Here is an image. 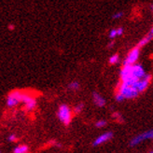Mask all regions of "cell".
<instances>
[{"instance_id":"1","label":"cell","mask_w":153,"mask_h":153,"mask_svg":"<svg viewBox=\"0 0 153 153\" xmlns=\"http://www.w3.org/2000/svg\"><path fill=\"white\" fill-rule=\"evenodd\" d=\"M57 116L59 120L65 126H68L70 124L72 120V111L70 108L65 104H62L58 108Z\"/></svg>"},{"instance_id":"2","label":"cell","mask_w":153,"mask_h":153,"mask_svg":"<svg viewBox=\"0 0 153 153\" xmlns=\"http://www.w3.org/2000/svg\"><path fill=\"white\" fill-rule=\"evenodd\" d=\"M117 94H120L124 99H133L139 94V93L134 89V86H128L121 83L118 87Z\"/></svg>"},{"instance_id":"3","label":"cell","mask_w":153,"mask_h":153,"mask_svg":"<svg viewBox=\"0 0 153 153\" xmlns=\"http://www.w3.org/2000/svg\"><path fill=\"white\" fill-rule=\"evenodd\" d=\"M22 91H13L7 95V105L9 108H13V106L17 105L20 102H22Z\"/></svg>"},{"instance_id":"4","label":"cell","mask_w":153,"mask_h":153,"mask_svg":"<svg viewBox=\"0 0 153 153\" xmlns=\"http://www.w3.org/2000/svg\"><path fill=\"white\" fill-rule=\"evenodd\" d=\"M22 102L25 104V109L27 111H32L36 108V100L34 96L31 94H26V93H22Z\"/></svg>"},{"instance_id":"5","label":"cell","mask_w":153,"mask_h":153,"mask_svg":"<svg viewBox=\"0 0 153 153\" xmlns=\"http://www.w3.org/2000/svg\"><path fill=\"white\" fill-rule=\"evenodd\" d=\"M147 139H153V129L149 130L148 132L142 133L138 135H136L135 137H134V138L131 140V142H130V146L134 147L136 145H138L139 143L143 142L144 140H147Z\"/></svg>"},{"instance_id":"6","label":"cell","mask_w":153,"mask_h":153,"mask_svg":"<svg viewBox=\"0 0 153 153\" xmlns=\"http://www.w3.org/2000/svg\"><path fill=\"white\" fill-rule=\"evenodd\" d=\"M139 52H140V50L137 47L134 48L131 51L128 53L126 59L123 62V65H135V62L138 60V57H139Z\"/></svg>"},{"instance_id":"7","label":"cell","mask_w":153,"mask_h":153,"mask_svg":"<svg viewBox=\"0 0 153 153\" xmlns=\"http://www.w3.org/2000/svg\"><path fill=\"white\" fill-rule=\"evenodd\" d=\"M150 80H151V76L146 74V76H145L142 79L138 80L134 84V89L137 91H138V93H142V91L147 90V88L149 87V84Z\"/></svg>"},{"instance_id":"8","label":"cell","mask_w":153,"mask_h":153,"mask_svg":"<svg viewBox=\"0 0 153 153\" xmlns=\"http://www.w3.org/2000/svg\"><path fill=\"white\" fill-rule=\"evenodd\" d=\"M112 137H113V133L112 132H106V133H105V134H103L101 135H99L98 137H96V139L93 143V146L97 147V146H99V145H102V144L105 143L106 141L110 140Z\"/></svg>"},{"instance_id":"9","label":"cell","mask_w":153,"mask_h":153,"mask_svg":"<svg viewBox=\"0 0 153 153\" xmlns=\"http://www.w3.org/2000/svg\"><path fill=\"white\" fill-rule=\"evenodd\" d=\"M93 99H94V104L97 106H99V108H103V106L105 105V100L98 93H96V91H94L93 94Z\"/></svg>"},{"instance_id":"10","label":"cell","mask_w":153,"mask_h":153,"mask_svg":"<svg viewBox=\"0 0 153 153\" xmlns=\"http://www.w3.org/2000/svg\"><path fill=\"white\" fill-rule=\"evenodd\" d=\"M152 37H153V36H152L151 34H149V35H147L146 36H144L141 40H139V42H138V44H137L136 47L138 48V49H140L141 47L145 46L147 43H149V42L152 39Z\"/></svg>"},{"instance_id":"11","label":"cell","mask_w":153,"mask_h":153,"mask_svg":"<svg viewBox=\"0 0 153 153\" xmlns=\"http://www.w3.org/2000/svg\"><path fill=\"white\" fill-rule=\"evenodd\" d=\"M29 148L26 145H19L14 149V153H28Z\"/></svg>"},{"instance_id":"12","label":"cell","mask_w":153,"mask_h":153,"mask_svg":"<svg viewBox=\"0 0 153 153\" xmlns=\"http://www.w3.org/2000/svg\"><path fill=\"white\" fill-rule=\"evenodd\" d=\"M112 117H113V119L115 120H116L117 122H120V123H122V122H123V120H124L123 117H122V115L120 112H114L112 114Z\"/></svg>"},{"instance_id":"13","label":"cell","mask_w":153,"mask_h":153,"mask_svg":"<svg viewBox=\"0 0 153 153\" xmlns=\"http://www.w3.org/2000/svg\"><path fill=\"white\" fill-rule=\"evenodd\" d=\"M68 89L71 91H78L79 89V83L78 81H72L68 84Z\"/></svg>"},{"instance_id":"14","label":"cell","mask_w":153,"mask_h":153,"mask_svg":"<svg viewBox=\"0 0 153 153\" xmlns=\"http://www.w3.org/2000/svg\"><path fill=\"white\" fill-rule=\"evenodd\" d=\"M119 60H120V57L118 54H114L112 55L110 58H109V64L111 65H115V64H117L119 62Z\"/></svg>"},{"instance_id":"15","label":"cell","mask_w":153,"mask_h":153,"mask_svg":"<svg viewBox=\"0 0 153 153\" xmlns=\"http://www.w3.org/2000/svg\"><path fill=\"white\" fill-rule=\"evenodd\" d=\"M83 108H84V105L82 103L79 104V105H76L75 108H74V112L76 114H79L82 110H83Z\"/></svg>"},{"instance_id":"16","label":"cell","mask_w":153,"mask_h":153,"mask_svg":"<svg viewBox=\"0 0 153 153\" xmlns=\"http://www.w3.org/2000/svg\"><path fill=\"white\" fill-rule=\"evenodd\" d=\"M105 125H106V121L105 120H100L96 121V123H95V126L97 128H103Z\"/></svg>"},{"instance_id":"17","label":"cell","mask_w":153,"mask_h":153,"mask_svg":"<svg viewBox=\"0 0 153 153\" xmlns=\"http://www.w3.org/2000/svg\"><path fill=\"white\" fill-rule=\"evenodd\" d=\"M109 37L111 38V39H113V38H115L117 36V29H112L111 31L109 32Z\"/></svg>"},{"instance_id":"18","label":"cell","mask_w":153,"mask_h":153,"mask_svg":"<svg viewBox=\"0 0 153 153\" xmlns=\"http://www.w3.org/2000/svg\"><path fill=\"white\" fill-rule=\"evenodd\" d=\"M122 16H123V12H121V11H120V12H116L114 15H113V19H120V18H121Z\"/></svg>"},{"instance_id":"19","label":"cell","mask_w":153,"mask_h":153,"mask_svg":"<svg viewBox=\"0 0 153 153\" xmlns=\"http://www.w3.org/2000/svg\"><path fill=\"white\" fill-rule=\"evenodd\" d=\"M7 139H9V141H10V142H15L17 140V137L15 134H10L9 137H7Z\"/></svg>"},{"instance_id":"20","label":"cell","mask_w":153,"mask_h":153,"mask_svg":"<svg viewBox=\"0 0 153 153\" xmlns=\"http://www.w3.org/2000/svg\"><path fill=\"white\" fill-rule=\"evenodd\" d=\"M115 98H116V100H117L118 102H121V101H123V100H124V98L122 97L120 94H116V96H115Z\"/></svg>"},{"instance_id":"21","label":"cell","mask_w":153,"mask_h":153,"mask_svg":"<svg viewBox=\"0 0 153 153\" xmlns=\"http://www.w3.org/2000/svg\"><path fill=\"white\" fill-rule=\"evenodd\" d=\"M122 33H123V28L120 27V28L117 29V36H121Z\"/></svg>"},{"instance_id":"22","label":"cell","mask_w":153,"mask_h":153,"mask_svg":"<svg viewBox=\"0 0 153 153\" xmlns=\"http://www.w3.org/2000/svg\"><path fill=\"white\" fill-rule=\"evenodd\" d=\"M113 46H114V41H111V42H109V43H108V47L110 49V48H112V47H113Z\"/></svg>"},{"instance_id":"23","label":"cell","mask_w":153,"mask_h":153,"mask_svg":"<svg viewBox=\"0 0 153 153\" xmlns=\"http://www.w3.org/2000/svg\"><path fill=\"white\" fill-rule=\"evenodd\" d=\"M9 28H10V30H13V29H14V26H13V25H9Z\"/></svg>"},{"instance_id":"24","label":"cell","mask_w":153,"mask_h":153,"mask_svg":"<svg viewBox=\"0 0 153 153\" xmlns=\"http://www.w3.org/2000/svg\"><path fill=\"white\" fill-rule=\"evenodd\" d=\"M149 34H151V35L153 36V28L151 29V31H150V33H149Z\"/></svg>"},{"instance_id":"25","label":"cell","mask_w":153,"mask_h":153,"mask_svg":"<svg viewBox=\"0 0 153 153\" xmlns=\"http://www.w3.org/2000/svg\"><path fill=\"white\" fill-rule=\"evenodd\" d=\"M149 153H153V151H150V152H149Z\"/></svg>"},{"instance_id":"26","label":"cell","mask_w":153,"mask_h":153,"mask_svg":"<svg viewBox=\"0 0 153 153\" xmlns=\"http://www.w3.org/2000/svg\"><path fill=\"white\" fill-rule=\"evenodd\" d=\"M0 153H1V152H0Z\"/></svg>"}]
</instances>
